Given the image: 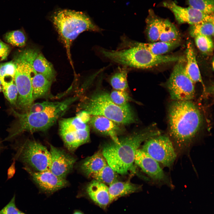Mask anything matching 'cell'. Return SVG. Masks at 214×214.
<instances>
[{
	"label": "cell",
	"mask_w": 214,
	"mask_h": 214,
	"mask_svg": "<svg viewBox=\"0 0 214 214\" xmlns=\"http://www.w3.org/2000/svg\"><path fill=\"white\" fill-rule=\"evenodd\" d=\"M203 117L191 100H173L168 111V136L176 149L188 148L202 128Z\"/></svg>",
	"instance_id": "6da1fadb"
},
{
	"label": "cell",
	"mask_w": 214,
	"mask_h": 214,
	"mask_svg": "<svg viewBox=\"0 0 214 214\" xmlns=\"http://www.w3.org/2000/svg\"><path fill=\"white\" fill-rule=\"evenodd\" d=\"M161 134L154 125L113 141L104 146L102 153L107 164L118 174H126L133 168L135 154L142 144L149 139Z\"/></svg>",
	"instance_id": "7a4b0ae2"
},
{
	"label": "cell",
	"mask_w": 214,
	"mask_h": 214,
	"mask_svg": "<svg viewBox=\"0 0 214 214\" xmlns=\"http://www.w3.org/2000/svg\"><path fill=\"white\" fill-rule=\"evenodd\" d=\"M78 98L77 96H73L60 101H47L45 108L37 112L20 114L12 108L17 119L9 130L10 137L13 138L25 131L47 130L56 123Z\"/></svg>",
	"instance_id": "3957f363"
},
{
	"label": "cell",
	"mask_w": 214,
	"mask_h": 214,
	"mask_svg": "<svg viewBox=\"0 0 214 214\" xmlns=\"http://www.w3.org/2000/svg\"><path fill=\"white\" fill-rule=\"evenodd\" d=\"M52 21L59 37L66 48L70 64L74 68L70 53L73 41L86 31L100 32L101 29L81 12L67 10H59L52 17Z\"/></svg>",
	"instance_id": "277c9868"
},
{
	"label": "cell",
	"mask_w": 214,
	"mask_h": 214,
	"mask_svg": "<svg viewBox=\"0 0 214 214\" xmlns=\"http://www.w3.org/2000/svg\"><path fill=\"white\" fill-rule=\"evenodd\" d=\"M100 50L103 56L113 62L126 67L141 69H148L166 63L177 62L184 58L174 55H156L138 47L116 50L103 48Z\"/></svg>",
	"instance_id": "5b68a950"
},
{
	"label": "cell",
	"mask_w": 214,
	"mask_h": 214,
	"mask_svg": "<svg viewBox=\"0 0 214 214\" xmlns=\"http://www.w3.org/2000/svg\"><path fill=\"white\" fill-rule=\"evenodd\" d=\"M84 110L91 115L104 117L119 124L133 122L135 117L130 108L118 106L110 98L109 94L103 91L97 92L81 104Z\"/></svg>",
	"instance_id": "8992f818"
},
{
	"label": "cell",
	"mask_w": 214,
	"mask_h": 214,
	"mask_svg": "<svg viewBox=\"0 0 214 214\" xmlns=\"http://www.w3.org/2000/svg\"><path fill=\"white\" fill-rule=\"evenodd\" d=\"M15 157L36 171L49 170L51 155L46 147L34 140L27 139L16 145Z\"/></svg>",
	"instance_id": "52a82bcc"
},
{
	"label": "cell",
	"mask_w": 214,
	"mask_h": 214,
	"mask_svg": "<svg viewBox=\"0 0 214 214\" xmlns=\"http://www.w3.org/2000/svg\"><path fill=\"white\" fill-rule=\"evenodd\" d=\"M88 122L78 114L75 117L60 120L59 133L70 151H74L89 141L90 128Z\"/></svg>",
	"instance_id": "ba28073f"
},
{
	"label": "cell",
	"mask_w": 214,
	"mask_h": 214,
	"mask_svg": "<svg viewBox=\"0 0 214 214\" xmlns=\"http://www.w3.org/2000/svg\"><path fill=\"white\" fill-rule=\"evenodd\" d=\"M185 59L184 58L177 62L167 83L173 100H190L194 97V84L185 72Z\"/></svg>",
	"instance_id": "9c48e42d"
},
{
	"label": "cell",
	"mask_w": 214,
	"mask_h": 214,
	"mask_svg": "<svg viewBox=\"0 0 214 214\" xmlns=\"http://www.w3.org/2000/svg\"><path fill=\"white\" fill-rule=\"evenodd\" d=\"M142 150L159 163L170 167L177 157L176 150L168 136L161 134L145 141Z\"/></svg>",
	"instance_id": "30bf717a"
},
{
	"label": "cell",
	"mask_w": 214,
	"mask_h": 214,
	"mask_svg": "<svg viewBox=\"0 0 214 214\" xmlns=\"http://www.w3.org/2000/svg\"><path fill=\"white\" fill-rule=\"evenodd\" d=\"M134 162L153 180L171 186L169 178L159 163L142 149H138L136 151Z\"/></svg>",
	"instance_id": "8fae6325"
},
{
	"label": "cell",
	"mask_w": 214,
	"mask_h": 214,
	"mask_svg": "<svg viewBox=\"0 0 214 214\" xmlns=\"http://www.w3.org/2000/svg\"><path fill=\"white\" fill-rule=\"evenodd\" d=\"M24 169L29 174L34 181L43 191L50 193L66 186L67 181L59 177L50 170L43 171H34L25 166Z\"/></svg>",
	"instance_id": "7c38bea8"
},
{
	"label": "cell",
	"mask_w": 214,
	"mask_h": 214,
	"mask_svg": "<svg viewBox=\"0 0 214 214\" xmlns=\"http://www.w3.org/2000/svg\"><path fill=\"white\" fill-rule=\"evenodd\" d=\"M51 162L49 170L56 176L65 179L71 170L76 159L64 150L50 145Z\"/></svg>",
	"instance_id": "4fadbf2b"
},
{
	"label": "cell",
	"mask_w": 214,
	"mask_h": 214,
	"mask_svg": "<svg viewBox=\"0 0 214 214\" xmlns=\"http://www.w3.org/2000/svg\"><path fill=\"white\" fill-rule=\"evenodd\" d=\"M162 5L173 13L176 20L180 24L187 23L192 25L201 21L209 15L190 7H184L178 6L171 0L164 1Z\"/></svg>",
	"instance_id": "5bb4252c"
},
{
	"label": "cell",
	"mask_w": 214,
	"mask_h": 214,
	"mask_svg": "<svg viewBox=\"0 0 214 214\" xmlns=\"http://www.w3.org/2000/svg\"><path fill=\"white\" fill-rule=\"evenodd\" d=\"M89 123L92 128L96 131L109 136L114 142L118 143V136L122 131L120 125L104 117L92 116Z\"/></svg>",
	"instance_id": "9a60e30c"
},
{
	"label": "cell",
	"mask_w": 214,
	"mask_h": 214,
	"mask_svg": "<svg viewBox=\"0 0 214 214\" xmlns=\"http://www.w3.org/2000/svg\"><path fill=\"white\" fill-rule=\"evenodd\" d=\"M122 44L125 48L138 47L146 49L152 54L163 55L179 46L180 42L168 43L158 41L153 43H143L128 39H123Z\"/></svg>",
	"instance_id": "2e32d148"
},
{
	"label": "cell",
	"mask_w": 214,
	"mask_h": 214,
	"mask_svg": "<svg viewBox=\"0 0 214 214\" xmlns=\"http://www.w3.org/2000/svg\"><path fill=\"white\" fill-rule=\"evenodd\" d=\"M86 192L96 204L103 209L111 203L108 187L106 185L94 180L87 186Z\"/></svg>",
	"instance_id": "e0dca14e"
},
{
	"label": "cell",
	"mask_w": 214,
	"mask_h": 214,
	"mask_svg": "<svg viewBox=\"0 0 214 214\" xmlns=\"http://www.w3.org/2000/svg\"><path fill=\"white\" fill-rule=\"evenodd\" d=\"M186 55V62L185 66L186 73L194 84L201 83L204 88V86L196 61L194 47L191 41L187 43ZM204 88L205 89V87Z\"/></svg>",
	"instance_id": "ac0fdd59"
},
{
	"label": "cell",
	"mask_w": 214,
	"mask_h": 214,
	"mask_svg": "<svg viewBox=\"0 0 214 214\" xmlns=\"http://www.w3.org/2000/svg\"><path fill=\"white\" fill-rule=\"evenodd\" d=\"M107 164L102 152L99 151L84 160L80 167L83 172L89 177L100 171Z\"/></svg>",
	"instance_id": "d6986e66"
},
{
	"label": "cell",
	"mask_w": 214,
	"mask_h": 214,
	"mask_svg": "<svg viewBox=\"0 0 214 214\" xmlns=\"http://www.w3.org/2000/svg\"><path fill=\"white\" fill-rule=\"evenodd\" d=\"M163 19L156 15L153 11L149 10L146 19L145 34L150 43L159 41L160 32Z\"/></svg>",
	"instance_id": "ffe728a7"
},
{
	"label": "cell",
	"mask_w": 214,
	"mask_h": 214,
	"mask_svg": "<svg viewBox=\"0 0 214 214\" xmlns=\"http://www.w3.org/2000/svg\"><path fill=\"white\" fill-rule=\"evenodd\" d=\"M140 186L129 181H118L109 185V193L110 202L117 198L138 191Z\"/></svg>",
	"instance_id": "44dd1931"
},
{
	"label": "cell",
	"mask_w": 214,
	"mask_h": 214,
	"mask_svg": "<svg viewBox=\"0 0 214 214\" xmlns=\"http://www.w3.org/2000/svg\"><path fill=\"white\" fill-rule=\"evenodd\" d=\"M191 25L190 34L192 37L202 35L211 37L214 35V14L209 15L201 21Z\"/></svg>",
	"instance_id": "7402d4cb"
},
{
	"label": "cell",
	"mask_w": 214,
	"mask_h": 214,
	"mask_svg": "<svg viewBox=\"0 0 214 214\" xmlns=\"http://www.w3.org/2000/svg\"><path fill=\"white\" fill-rule=\"evenodd\" d=\"M52 81L43 75L37 73L33 77L32 84L33 100L45 96L50 91Z\"/></svg>",
	"instance_id": "603a6c76"
},
{
	"label": "cell",
	"mask_w": 214,
	"mask_h": 214,
	"mask_svg": "<svg viewBox=\"0 0 214 214\" xmlns=\"http://www.w3.org/2000/svg\"><path fill=\"white\" fill-rule=\"evenodd\" d=\"M33 66L37 73L43 75L48 80L52 81L55 79L56 73L52 64L41 53H39L35 58Z\"/></svg>",
	"instance_id": "cb8c5ba5"
},
{
	"label": "cell",
	"mask_w": 214,
	"mask_h": 214,
	"mask_svg": "<svg viewBox=\"0 0 214 214\" xmlns=\"http://www.w3.org/2000/svg\"><path fill=\"white\" fill-rule=\"evenodd\" d=\"M180 33L176 26L167 19H163L159 41L171 43L180 42Z\"/></svg>",
	"instance_id": "d4e9b609"
},
{
	"label": "cell",
	"mask_w": 214,
	"mask_h": 214,
	"mask_svg": "<svg viewBox=\"0 0 214 214\" xmlns=\"http://www.w3.org/2000/svg\"><path fill=\"white\" fill-rule=\"evenodd\" d=\"M127 67L119 68L110 78V84L114 90L126 91L128 88Z\"/></svg>",
	"instance_id": "484cf974"
},
{
	"label": "cell",
	"mask_w": 214,
	"mask_h": 214,
	"mask_svg": "<svg viewBox=\"0 0 214 214\" xmlns=\"http://www.w3.org/2000/svg\"><path fill=\"white\" fill-rule=\"evenodd\" d=\"M108 164L98 172L89 177L94 180L109 185L118 181V176Z\"/></svg>",
	"instance_id": "4316f807"
},
{
	"label": "cell",
	"mask_w": 214,
	"mask_h": 214,
	"mask_svg": "<svg viewBox=\"0 0 214 214\" xmlns=\"http://www.w3.org/2000/svg\"><path fill=\"white\" fill-rule=\"evenodd\" d=\"M189 7L207 15L214 14V0H186Z\"/></svg>",
	"instance_id": "83f0119b"
},
{
	"label": "cell",
	"mask_w": 214,
	"mask_h": 214,
	"mask_svg": "<svg viewBox=\"0 0 214 214\" xmlns=\"http://www.w3.org/2000/svg\"><path fill=\"white\" fill-rule=\"evenodd\" d=\"M15 66L12 60L1 63L0 65V76L2 84L8 83L14 81Z\"/></svg>",
	"instance_id": "f1b7e54d"
},
{
	"label": "cell",
	"mask_w": 214,
	"mask_h": 214,
	"mask_svg": "<svg viewBox=\"0 0 214 214\" xmlns=\"http://www.w3.org/2000/svg\"><path fill=\"white\" fill-rule=\"evenodd\" d=\"M194 38L196 46L202 52L207 55H210L212 53L214 46L211 37L198 35Z\"/></svg>",
	"instance_id": "f546056e"
},
{
	"label": "cell",
	"mask_w": 214,
	"mask_h": 214,
	"mask_svg": "<svg viewBox=\"0 0 214 214\" xmlns=\"http://www.w3.org/2000/svg\"><path fill=\"white\" fill-rule=\"evenodd\" d=\"M4 39L8 43L15 46L22 47L26 41V38L23 32L20 30L7 32L4 36Z\"/></svg>",
	"instance_id": "4dcf8cb0"
},
{
	"label": "cell",
	"mask_w": 214,
	"mask_h": 214,
	"mask_svg": "<svg viewBox=\"0 0 214 214\" xmlns=\"http://www.w3.org/2000/svg\"><path fill=\"white\" fill-rule=\"evenodd\" d=\"M109 95L112 101L118 106L124 108H130L128 104L130 98L126 91L114 89Z\"/></svg>",
	"instance_id": "1f68e13d"
},
{
	"label": "cell",
	"mask_w": 214,
	"mask_h": 214,
	"mask_svg": "<svg viewBox=\"0 0 214 214\" xmlns=\"http://www.w3.org/2000/svg\"><path fill=\"white\" fill-rule=\"evenodd\" d=\"M2 85V91L5 97L11 104L16 105L18 92L15 83L13 81Z\"/></svg>",
	"instance_id": "d6a6232c"
},
{
	"label": "cell",
	"mask_w": 214,
	"mask_h": 214,
	"mask_svg": "<svg viewBox=\"0 0 214 214\" xmlns=\"http://www.w3.org/2000/svg\"><path fill=\"white\" fill-rule=\"evenodd\" d=\"M21 212L16 205L14 195L9 203L0 211V214H19Z\"/></svg>",
	"instance_id": "836d02e7"
},
{
	"label": "cell",
	"mask_w": 214,
	"mask_h": 214,
	"mask_svg": "<svg viewBox=\"0 0 214 214\" xmlns=\"http://www.w3.org/2000/svg\"><path fill=\"white\" fill-rule=\"evenodd\" d=\"M10 50V46L0 39V62L7 59Z\"/></svg>",
	"instance_id": "e575fe53"
},
{
	"label": "cell",
	"mask_w": 214,
	"mask_h": 214,
	"mask_svg": "<svg viewBox=\"0 0 214 214\" xmlns=\"http://www.w3.org/2000/svg\"><path fill=\"white\" fill-rule=\"evenodd\" d=\"M14 161L9 167L8 171V178H11L13 176L15 171Z\"/></svg>",
	"instance_id": "d590c367"
},
{
	"label": "cell",
	"mask_w": 214,
	"mask_h": 214,
	"mask_svg": "<svg viewBox=\"0 0 214 214\" xmlns=\"http://www.w3.org/2000/svg\"><path fill=\"white\" fill-rule=\"evenodd\" d=\"M73 214H84L81 212L79 211H76Z\"/></svg>",
	"instance_id": "8d00e7d4"
},
{
	"label": "cell",
	"mask_w": 214,
	"mask_h": 214,
	"mask_svg": "<svg viewBox=\"0 0 214 214\" xmlns=\"http://www.w3.org/2000/svg\"><path fill=\"white\" fill-rule=\"evenodd\" d=\"M3 148V145L2 144L1 141H0V152L2 150Z\"/></svg>",
	"instance_id": "74e56055"
},
{
	"label": "cell",
	"mask_w": 214,
	"mask_h": 214,
	"mask_svg": "<svg viewBox=\"0 0 214 214\" xmlns=\"http://www.w3.org/2000/svg\"><path fill=\"white\" fill-rule=\"evenodd\" d=\"M2 91V87L0 85V92H1Z\"/></svg>",
	"instance_id": "f35d334b"
},
{
	"label": "cell",
	"mask_w": 214,
	"mask_h": 214,
	"mask_svg": "<svg viewBox=\"0 0 214 214\" xmlns=\"http://www.w3.org/2000/svg\"><path fill=\"white\" fill-rule=\"evenodd\" d=\"M2 82L1 80V78L0 77V85H2Z\"/></svg>",
	"instance_id": "ab89813d"
},
{
	"label": "cell",
	"mask_w": 214,
	"mask_h": 214,
	"mask_svg": "<svg viewBox=\"0 0 214 214\" xmlns=\"http://www.w3.org/2000/svg\"><path fill=\"white\" fill-rule=\"evenodd\" d=\"M19 214H26L25 213H24L22 212V211Z\"/></svg>",
	"instance_id": "60d3db41"
},
{
	"label": "cell",
	"mask_w": 214,
	"mask_h": 214,
	"mask_svg": "<svg viewBox=\"0 0 214 214\" xmlns=\"http://www.w3.org/2000/svg\"></svg>",
	"instance_id": "b9f144b4"
}]
</instances>
